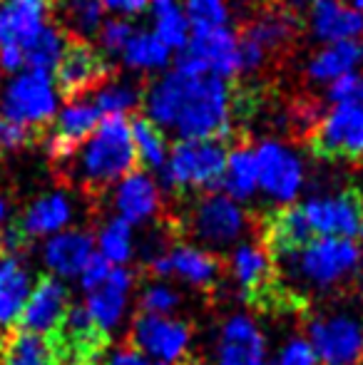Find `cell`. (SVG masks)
I'll list each match as a JSON object with an SVG mask.
<instances>
[{
    "label": "cell",
    "mask_w": 363,
    "mask_h": 365,
    "mask_svg": "<svg viewBox=\"0 0 363 365\" xmlns=\"http://www.w3.org/2000/svg\"><path fill=\"white\" fill-rule=\"evenodd\" d=\"M227 154L222 140H180L160 169L162 182L175 192L214 187L222 182Z\"/></svg>",
    "instance_id": "3"
},
{
    "label": "cell",
    "mask_w": 363,
    "mask_h": 365,
    "mask_svg": "<svg viewBox=\"0 0 363 365\" xmlns=\"http://www.w3.org/2000/svg\"><path fill=\"white\" fill-rule=\"evenodd\" d=\"M140 306L142 313H152V316H172L177 306H180V293L172 286L155 281V284L145 286V291L140 293Z\"/></svg>",
    "instance_id": "40"
},
{
    "label": "cell",
    "mask_w": 363,
    "mask_h": 365,
    "mask_svg": "<svg viewBox=\"0 0 363 365\" xmlns=\"http://www.w3.org/2000/svg\"><path fill=\"white\" fill-rule=\"evenodd\" d=\"M110 271H112V264L107 259H102L100 254L95 251V256L85 264V269L80 271V286H83V291L88 293V291H92V289H97V286L102 284V281L110 276Z\"/></svg>",
    "instance_id": "44"
},
{
    "label": "cell",
    "mask_w": 363,
    "mask_h": 365,
    "mask_svg": "<svg viewBox=\"0 0 363 365\" xmlns=\"http://www.w3.org/2000/svg\"><path fill=\"white\" fill-rule=\"evenodd\" d=\"M222 187L227 197L234 202H244L259 189V172H257V157L252 149L237 147L232 154H227V167L222 174Z\"/></svg>",
    "instance_id": "32"
},
{
    "label": "cell",
    "mask_w": 363,
    "mask_h": 365,
    "mask_svg": "<svg viewBox=\"0 0 363 365\" xmlns=\"http://www.w3.org/2000/svg\"><path fill=\"white\" fill-rule=\"evenodd\" d=\"M267 365H319L314 348H311L309 338H289L284 346L276 351V356L272 361H267Z\"/></svg>",
    "instance_id": "41"
},
{
    "label": "cell",
    "mask_w": 363,
    "mask_h": 365,
    "mask_svg": "<svg viewBox=\"0 0 363 365\" xmlns=\"http://www.w3.org/2000/svg\"><path fill=\"white\" fill-rule=\"evenodd\" d=\"M217 365H267V338L247 313H234L222 323Z\"/></svg>",
    "instance_id": "18"
},
{
    "label": "cell",
    "mask_w": 363,
    "mask_h": 365,
    "mask_svg": "<svg viewBox=\"0 0 363 365\" xmlns=\"http://www.w3.org/2000/svg\"><path fill=\"white\" fill-rule=\"evenodd\" d=\"M329 100L336 102V105L349 102V105L363 107V75L349 73V75L339 77V80H334L329 87Z\"/></svg>",
    "instance_id": "42"
},
{
    "label": "cell",
    "mask_w": 363,
    "mask_h": 365,
    "mask_svg": "<svg viewBox=\"0 0 363 365\" xmlns=\"http://www.w3.org/2000/svg\"><path fill=\"white\" fill-rule=\"evenodd\" d=\"M58 0H0V45H23L48 25Z\"/></svg>",
    "instance_id": "23"
},
{
    "label": "cell",
    "mask_w": 363,
    "mask_h": 365,
    "mask_svg": "<svg viewBox=\"0 0 363 365\" xmlns=\"http://www.w3.org/2000/svg\"><path fill=\"white\" fill-rule=\"evenodd\" d=\"M301 212L314 239H354L363 219V199L359 192H341L331 197H316L301 204Z\"/></svg>",
    "instance_id": "12"
},
{
    "label": "cell",
    "mask_w": 363,
    "mask_h": 365,
    "mask_svg": "<svg viewBox=\"0 0 363 365\" xmlns=\"http://www.w3.org/2000/svg\"><path fill=\"white\" fill-rule=\"evenodd\" d=\"M58 112V87L53 77L28 70L18 75L3 95V117L20 127L48 125Z\"/></svg>",
    "instance_id": "8"
},
{
    "label": "cell",
    "mask_w": 363,
    "mask_h": 365,
    "mask_svg": "<svg viewBox=\"0 0 363 365\" xmlns=\"http://www.w3.org/2000/svg\"><path fill=\"white\" fill-rule=\"evenodd\" d=\"M309 343L321 365H361L363 321L351 313H324L309 323Z\"/></svg>",
    "instance_id": "7"
},
{
    "label": "cell",
    "mask_w": 363,
    "mask_h": 365,
    "mask_svg": "<svg viewBox=\"0 0 363 365\" xmlns=\"http://www.w3.org/2000/svg\"><path fill=\"white\" fill-rule=\"evenodd\" d=\"M8 219H10V204L5 197H0V229L8 224Z\"/></svg>",
    "instance_id": "49"
},
{
    "label": "cell",
    "mask_w": 363,
    "mask_h": 365,
    "mask_svg": "<svg viewBox=\"0 0 363 365\" xmlns=\"http://www.w3.org/2000/svg\"><path fill=\"white\" fill-rule=\"evenodd\" d=\"M0 365H58V358L48 338L18 328L0 338Z\"/></svg>",
    "instance_id": "30"
},
{
    "label": "cell",
    "mask_w": 363,
    "mask_h": 365,
    "mask_svg": "<svg viewBox=\"0 0 363 365\" xmlns=\"http://www.w3.org/2000/svg\"><path fill=\"white\" fill-rule=\"evenodd\" d=\"M135 286V276L127 266H112L110 276L97 289L85 293V311L105 333H112L122 323L130 306V293Z\"/></svg>",
    "instance_id": "20"
},
{
    "label": "cell",
    "mask_w": 363,
    "mask_h": 365,
    "mask_svg": "<svg viewBox=\"0 0 363 365\" xmlns=\"http://www.w3.org/2000/svg\"><path fill=\"white\" fill-rule=\"evenodd\" d=\"M150 271L157 279H170V276H175V279L184 281V284L194 286V289H212L219 281L222 264H219L217 256L199 249V246L177 244L167 251L152 254Z\"/></svg>",
    "instance_id": "16"
},
{
    "label": "cell",
    "mask_w": 363,
    "mask_h": 365,
    "mask_svg": "<svg viewBox=\"0 0 363 365\" xmlns=\"http://www.w3.org/2000/svg\"><path fill=\"white\" fill-rule=\"evenodd\" d=\"M68 308H70L68 286L60 279H55V276H43L30 289V296L18 318V326L23 331L38 333V336H50L63 323Z\"/></svg>",
    "instance_id": "19"
},
{
    "label": "cell",
    "mask_w": 363,
    "mask_h": 365,
    "mask_svg": "<svg viewBox=\"0 0 363 365\" xmlns=\"http://www.w3.org/2000/svg\"><path fill=\"white\" fill-rule=\"evenodd\" d=\"M189 346H192V331L180 318L172 316H152L142 313L132 323V348L157 363H184Z\"/></svg>",
    "instance_id": "11"
},
{
    "label": "cell",
    "mask_w": 363,
    "mask_h": 365,
    "mask_svg": "<svg viewBox=\"0 0 363 365\" xmlns=\"http://www.w3.org/2000/svg\"><path fill=\"white\" fill-rule=\"evenodd\" d=\"M45 338L58 358V365H95L110 343V333L92 321L85 306H70L63 323Z\"/></svg>",
    "instance_id": "9"
},
{
    "label": "cell",
    "mask_w": 363,
    "mask_h": 365,
    "mask_svg": "<svg viewBox=\"0 0 363 365\" xmlns=\"http://www.w3.org/2000/svg\"><path fill=\"white\" fill-rule=\"evenodd\" d=\"M349 5L359 10V13H363V0H349Z\"/></svg>",
    "instance_id": "50"
},
{
    "label": "cell",
    "mask_w": 363,
    "mask_h": 365,
    "mask_svg": "<svg viewBox=\"0 0 363 365\" xmlns=\"http://www.w3.org/2000/svg\"><path fill=\"white\" fill-rule=\"evenodd\" d=\"M184 15L192 30L227 28L229 5L227 0H187Z\"/></svg>",
    "instance_id": "38"
},
{
    "label": "cell",
    "mask_w": 363,
    "mask_h": 365,
    "mask_svg": "<svg viewBox=\"0 0 363 365\" xmlns=\"http://www.w3.org/2000/svg\"><path fill=\"white\" fill-rule=\"evenodd\" d=\"M65 45H68L65 35L53 25H45L28 43L20 45L23 48V65L28 70H33V73H55V68H58L60 58L65 53Z\"/></svg>",
    "instance_id": "31"
},
{
    "label": "cell",
    "mask_w": 363,
    "mask_h": 365,
    "mask_svg": "<svg viewBox=\"0 0 363 365\" xmlns=\"http://www.w3.org/2000/svg\"><path fill=\"white\" fill-rule=\"evenodd\" d=\"M155 15V35L170 50H184L189 43L187 15L177 0H150Z\"/></svg>",
    "instance_id": "33"
},
{
    "label": "cell",
    "mask_w": 363,
    "mask_h": 365,
    "mask_svg": "<svg viewBox=\"0 0 363 365\" xmlns=\"http://www.w3.org/2000/svg\"><path fill=\"white\" fill-rule=\"evenodd\" d=\"M294 3H296V5H304V3H306V0H294Z\"/></svg>",
    "instance_id": "52"
},
{
    "label": "cell",
    "mask_w": 363,
    "mask_h": 365,
    "mask_svg": "<svg viewBox=\"0 0 363 365\" xmlns=\"http://www.w3.org/2000/svg\"><path fill=\"white\" fill-rule=\"evenodd\" d=\"M311 149L324 159H363V107L341 102L319 117Z\"/></svg>",
    "instance_id": "10"
},
{
    "label": "cell",
    "mask_w": 363,
    "mask_h": 365,
    "mask_svg": "<svg viewBox=\"0 0 363 365\" xmlns=\"http://www.w3.org/2000/svg\"><path fill=\"white\" fill-rule=\"evenodd\" d=\"M232 276L244 301L262 311H281L284 303H294V296L276 281L274 259L264 246L242 244L232 254Z\"/></svg>",
    "instance_id": "5"
},
{
    "label": "cell",
    "mask_w": 363,
    "mask_h": 365,
    "mask_svg": "<svg viewBox=\"0 0 363 365\" xmlns=\"http://www.w3.org/2000/svg\"><path fill=\"white\" fill-rule=\"evenodd\" d=\"M130 135H132V147H135L137 162L145 164L150 169H162L167 162V140L162 135V130L147 117H137L135 122H130Z\"/></svg>",
    "instance_id": "34"
},
{
    "label": "cell",
    "mask_w": 363,
    "mask_h": 365,
    "mask_svg": "<svg viewBox=\"0 0 363 365\" xmlns=\"http://www.w3.org/2000/svg\"><path fill=\"white\" fill-rule=\"evenodd\" d=\"M259 187L276 202H294L304 187V164L281 142H262L254 152Z\"/></svg>",
    "instance_id": "15"
},
{
    "label": "cell",
    "mask_w": 363,
    "mask_h": 365,
    "mask_svg": "<svg viewBox=\"0 0 363 365\" xmlns=\"http://www.w3.org/2000/svg\"><path fill=\"white\" fill-rule=\"evenodd\" d=\"M63 8V18L68 28L78 35L97 33L102 23V3L100 0H58Z\"/></svg>",
    "instance_id": "37"
},
{
    "label": "cell",
    "mask_w": 363,
    "mask_h": 365,
    "mask_svg": "<svg viewBox=\"0 0 363 365\" xmlns=\"http://www.w3.org/2000/svg\"><path fill=\"white\" fill-rule=\"evenodd\" d=\"M30 289H33L30 274L20 256H3L0 259V328H10L18 323Z\"/></svg>",
    "instance_id": "28"
},
{
    "label": "cell",
    "mask_w": 363,
    "mask_h": 365,
    "mask_svg": "<svg viewBox=\"0 0 363 365\" xmlns=\"http://www.w3.org/2000/svg\"><path fill=\"white\" fill-rule=\"evenodd\" d=\"M102 120V112L97 110L95 102L73 100L63 112L58 115L55 130L48 140V149L53 159H70L80 149L85 140L97 130Z\"/></svg>",
    "instance_id": "21"
},
{
    "label": "cell",
    "mask_w": 363,
    "mask_h": 365,
    "mask_svg": "<svg viewBox=\"0 0 363 365\" xmlns=\"http://www.w3.org/2000/svg\"><path fill=\"white\" fill-rule=\"evenodd\" d=\"M102 8H110L115 13H125V15H135L150 5V0H100Z\"/></svg>",
    "instance_id": "48"
},
{
    "label": "cell",
    "mask_w": 363,
    "mask_h": 365,
    "mask_svg": "<svg viewBox=\"0 0 363 365\" xmlns=\"http://www.w3.org/2000/svg\"><path fill=\"white\" fill-rule=\"evenodd\" d=\"M95 256V239L88 231H60L43 246V261L55 279H78L85 264Z\"/></svg>",
    "instance_id": "22"
},
{
    "label": "cell",
    "mask_w": 363,
    "mask_h": 365,
    "mask_svg": "<svg viewBox=\"0 0 363 365\" xmlns=\"http://www.w3.org/2000/svg\"><path fill=\"white\" fill-rule=\"evenodd\" d=\"M177 70L187 75H214L222 80L242 73L239 38L229 28L194 30L177 60Z\"/></svg>",
    "instance_id": "6"
},
{
    "label": "cell",
    "mask_w": 363,
    "mask_h": 365,
    "mask_svg": "<svg viewBox=\"0 0 363 365\" xmlns=\"http://www.w3.org/2000/svg\"><path fill=\"white\" fill-rule=\"evenodd\" d=\"M0 234H3V231H0Z\"/></svg>",
    "instance_id": "53"
},
{
    "label": "cell",
    "mask_w": 363,
    "mask_h": 365,
    "mask_svg": "<svg viewBox=\"0 0 363 365\" xmlns=\"http://www.w3.org/2000/svg\"><path fill=\"white\" fill-rule=\"evenodd\" d=\"M97 254L107 259L112 266H127L132 259V224L125 219H110L97 234Z\"/></svg>",
    "instance_id": "36"
},
{
    "label": "cell",
    "mask_w": 363,
    "mask_h": 365,
    "mask_svg": "<svg viewBox=\"0 0 363 365\" xmlns=\"http://www.w3.org/2000/svg\"><path fill=\"white\" fill-rule=\"evenodd\" d=\"M0 68L8 73H18L23 65V48L20 45H0Z\"/></svg>",
    "instance_id": "47"
},
{
    "label": "cell",
    "mask_w": 363,
    "mask_h": 365,
    "mask_svg": "<svg viewBox=\"0 0 363 365\" xmlns=\"http://www.w3.org/2000/svg\"><path fill=\"white\" fill-rule=\"evenodd\" d=\"M107 80V63L85 40H70L55 68V87L70 100H78L85 92L95 90Z\"/></svg>",
    "instance_id": "17"
},
{
    "label": "cell",
    "mask_w": 363,
    "mask_h": 365,
    "mask_svg": "<svg viewBox=\"0 0 363 365\" xmlns=\"http://www.w3.org/2000/svg\"><path fill=\"white\" fill-rule=\"evenodd\" d=\"M311 25L316 38L326 43L339 40H361L363 35V13L341 0H316L311 10Z\"/></svg>",
    "instance_id": "26"
},
{
    "label": "cell",
    "mask_w": 363,
    "mask_h": 365,
    "mask_svg": "<svg viewBox=\"0 0 363 365\" xmlns=\"http://www.w3.org/2000/svg\"><path fill=\"white\" fill-rule=\"evenodd\" d=\"M361 63H363L361 40H339V43H329L311 60L309 77H314L319 82H334L339 77L354 73Z\"/></svg>",
    "instance_id": "29"
},
{
    "label": "cell",
    "mask_w": 363,
    "mask_h": 365,
    "mask_svg": "<svg viewBox=\"0 0 363 365\" xmlns=\"http://www.w3.org/2000/svg\"><path fill=\"white\" fill-rule=\"evenodd\" d=\"M286 261L294 264L299 276L319 291L336 289L361 266V246L354 239H314Z\"/></svg>",
    "instance_id": "4"
},
{
    "label": "cell",
    "mask_w": 363,
    "mask_h": 365,
    "mask_svg": "<svg viewBox=\"0 0 363 365\" xmlns=\"http://www.w3.org/2000/svg\"><path fill=\"white\" fill-rule=\"evenodd\" d=\"M359 236H361V239H363V219H361V229H359Z\"/></svg>",
    "instance_id": "51"
},
{
    "label": "cell",
    "mask_w": 363,
    "mask_h": 365,
    "mask_svg": "<svg viewBox=\"0 0 363 365\" xmlns=\"http://www.w3.org/2000/svg\"><path fill=\"white\" fill-rule=\"evenodd\" d=\"M107 365H152V361L137 348H117L107 356Z\"/></svg>",
    "instance_id": "46"
},
{
    "label": "cell",
    "mask_w": 363,
    "mask_h": 365,
    "mask_svg": "<svg viewBox=\"0 0 363 365\" xmlns=\"http://www.w3.org/2000/svg\"><path fill=\"white\" fill-rule=\"evenodd\" d=\"M73 221V204L65 194L53 192L45 197L35 199L23 214L18 229L25 239H35V236H53L68 229Z\"/></svg>",
    "instance_id": "27"
},
{
    "label": "cell",
    "mask_w": 363,
    "mask_h": 365,
    "mask_svg": "<svg viewBox=\"0 0 363 365\" xmlns=\"http://www.w3.org/2000/svg\"><path fill=\"white\" fill-rule=\"evenodd\" d=\"M140 92L135 90L132 85H125V82H115V85H107L97 92V110L102 112L105 117L110 115H122L125 117L127 112H132L137 105H140Z\"/></svg>",
    "instance_id": "39"
},
{
    "label": "cell",
    "mask_w": 363,
    "mask_h": 365,
    "mask_svg": "<svg viewBox=\"0 0 363 365\" xmlns=\"http://www.w3.org/2000/svg\"><path fill=\"white\" fill-rule=\"evenodd\" d=\"M28 130L20 125H15V122L5 120L3 115H0V149L3 147H20L28 142Z\"/></svg>",
    "instance_id": "45"
},
{
    "label": "cell",
    "mask_w": 363,
    "mask_h": 365,
    "mask_svg": "<svg viewBox=\"0 0 363 365\" xmlns=\"http://www.w3.org/2000/svg\"><path fill=\"white\" fill-rule=\"evenodd\" d=\"M309 241H314L309 224L304 219L301 207H284L274 212L264 224V249L272 254V259H289L299 249H304Z\"/></svg>",
    "instance_id": "24"
},
{
    "label": "cell",
    "mask_w": 363,
    "mask_h": 365,
    "mask_svg": "<svg viewBox=\"0 0 363 365\" xmlns=\"http://www.w3.org/2000/svg\"><path fill=\"white\" fill-rule=\"evenodd\" d=\"M80 147L83 149L78 154V177L92 189L120 182L137 164L130 122L122 115L102 117L97 130Z\"/></svg>",
    "instance_id": "2"
},
{
    "label": "cell",
    "mask_w": 363,
    "mask_h": 365,
    "mask_svg": "<svg viewBox=\"0 0 363 365\" xmlns=\"http://www.w3.org/2000/svg\"><path fill=\"white\" fill-rule=\"evenodd\" d=\"M115 209L127 224H142L155 217L160 212V189L150 174L130 172L122 177L115 192Z\"/></svg>",
    "instance_id": "25"
},
{
    "label": "cell",
    "mask_w": 363,
    "mask_h": 365,
    "mask_svg": "<svg viewBox=\"0 0 363 365\" xmlns=\"http://www.w3.org/2000/svg\"><path fill=\"white\" fill-rule=\"evenodd\" d=\"M147 120L182 140H229L237 100L222 77L172 73L147 92Z\"/></svg>",
    "instance_id": "1"
},
{
    "label": "cell",
    "mask_w": 363,
    "mask_h": 365,
    "mask_svg": "<svg viewBox=\"0 0 363 365\" xmlns=\"http://www.w3.org/2000/svg\"><path fill=\"white\" fill-rule=\"evenodd\" d=\"M122 55H125V63L135 70H160L170 60V48L155 33L140 30V33H132V38L122 48Z\"/></svg>",
    "instance_id": "35"
},
{
    "label": "cell",
    "mask_w": 363,
    "mask_h": 365,
    "mask_svg": "<svg viewBox=\"0 0 363 365\" xmlns=\"http://www.w3.org/2000/svg\"><path fill=\"white\" fill-rule=\"evenodd\" d=\"M299 30V20L289 10H269L249 23L244 35L239 38V58L242 70H257L267 63L272 53H279L284 45L294 40Z\"/></svg>",
    "instance_id": "14"
},
{
    "label": "cell",
    "mask_w": 363,
    "mask_h": 365,
    "mask_svg": "<svg viewBox=\"0 0 363 365\" xmlns=\"http://www.w3.org/2000/svg\"><path fill=\"white\" fill-rule=\"evenodd\" d=\"M132 25L127 20H110L102 25L100 30V43L107 53H122V48L127 45V40L132 38Z\"/></svg>",
    "instance_id": "43"
},
{
    "label": "cell",
    "mask_w": 363,
    "mask_h": 365,
    "mask_svg": "<svg viewBox=\"0 0 363 365\" xmlns=\"http://www.w3.org/2000/svg\"><path fill=\"white\" fill-rule=\"evenodd\" d=\"M189 229L194 239L207 246H229L247 229V214L244 209L227 194H207L197 202Z\"/></svg>",
    "instance_id": "13"
}]
</instances>
